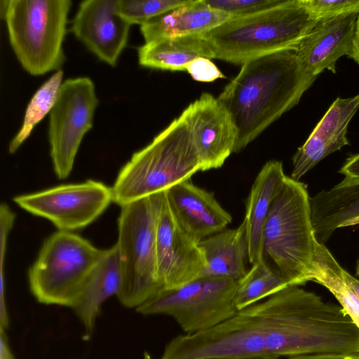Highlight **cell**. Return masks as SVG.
<instances>
[{
  "label": "cell",
  "instance_id": "1f68e13d",
  "mask_svg": "<svg viewBox=\"0 0 359 359\" xmlns=\"http://www.w3.org/2000/svg\"><path fill=\"white\" fill-rule=\"evenodd\" d=\"M288 359H359V353L304 355L289 357Z\"/></svg>",
  "mask_w": 359,
  "mask_h": 359
},
{
  "label": "cell",
  "instance_id": "e0dca14e",
  "mask_svg": "<svg viewBox=\"0 0 359 359\" xmlns=\"http://www.w3.org/2000/svg\"><path fill=\"white\" fill-rule=\"evenodd\" d=\"M358 13L317 22L294 51L306 72L318 77L325 70L336 73L338 60L352 48Z\"/></svg>",
  "mask_w": 359,
  "mask_h": 359
},
{
  "label": "cell",
  "instance_id": "f546056e",
  "mask_svg": "<svg viewBox=\"0 0 359 359\" xmlns=\"http://www.w3.org/2000/svg\"><path fill=\"white\" fill-rule=\"evenodd\" d=\"M187 71L194 80L200 82H212L218 79H224L225 76L210 59L199 57L185 67Z\"/></svg>",
  "mask_w": 359,
  "mask_h": 359
},
{
  "label": "cell",
  "instance_id": "83f0119b",
  "mask_svg": "<svg viewBox=\"0 0 359 359\" xmlns=\"http://www.w3.org/2000/svg\"><path fill=\"white\" fill-rule=\"evenodd\" d=\"M210 8L239 18L276 7L285 0H203Z\"/></svg>",
  "mask_w": 359,
  "mask_h": 359
},
{
  "label": "cell",
  "instance_id": "44dd1931",
  "mask_svg": "<svg viewBox=\"0 0 359 359\" xmlns=\"http://www.w3.org/2000/svg\"><path fill=\"white\" fill-rule=\"evenodd\" d=\"M122 273L116 245L104 250L103 255L90 273L82 294L73 310L84 328L83 339L93 336L97 317L103 303L110 297L119 294Z\"/></svg>",
  "mask_w": 359,
  "mask_h": 359
},
{
  "label": "cell",
  "instance_id": "9c48e42d",
  "mask_svg": "<svg viewBox=\"0 0 359 359\" xmlns=\"http://www.w3.org/2000/svg\"><path fill=\"white\" fill-rule=\"evenodd\" d=\"M237 281L199 276L180 287L162 289L136 308L143 315L172 317L187 334L211 329L233 316Z\"/></svg>",
  "mask_w": 359,
  "mask_h": 359
},
{
  "label": "cell",
  "instance_id": "9a60e30c",
  "mask_svg": "<svg viewBox=\"0 0 359 359\" xmlns=\"http://www.w3.org/2000/svg\"><path fill=\"white\" fill-rule=\"evenodd\" d=\"M165 195L177 223L197 243L222 231L232 221L214 194L195 185L191 179L175 184Z\"/></svg>",
  "mask_w": 359,
  "mask_h": 359
},
{
  "label": "cell",
  "instance_id": "8fae6325",
  "mask_svg": "<svg viewBox=\"0 0 359 359\" xmlns=\"http://www.w3.org/2000/svg\"><path fill=\"white\" fill-rule=\"evenodd\" d=\"M25 211L47 219L62 231L83 229L95 221L113 202L111 187L88 180L62 184L13 198Z\"/></svg>",
  "mask_w": 359,
  "mask_h": 359
},
{
  "label": "cell",
  "instance_id": "ba28073f",
  "mask_svg": "<svg viewBox=\"0 0 359 359\" xmlns=\"http://www.w3.org/2000/svg\"><path fill=\"white\" fill-rule=\"evenodd\" d=\"M120 208L115 245L123 282L117 298L123 306L136 309L162 290L157 264L153 196Z\"/></svg>",
  "mask_w": 359,
  "mask_h": 359
},
{
  "label": "cell",
  "instance_id": "277c9868",
  "mask_svg": "<svg viewBox=\"0 0 359 359\" xmlns=\"http://www.w3.org/2000/svg\"><path fill=\"white\" fill-rule=\"evenodd\" d=\"M184 113L175 118L121 168L111 187L120 207L164 191L200 171Z\"/></svg>",
  "mask_w": 359,
  "mask_h": 359
},
{
  "label": "cell",
  "instance_id": "f1b7e54d",
  "mask_svg": "<svg viewBox=\"0 0 359 359\" xmlns=\"http://www.w3.org/2000/svg\"><path fill=\"white\" fill-rule=\"evenodd\" d=\"M316 21L351 13H359V0H301Z\"/></svg>",
  "mask_w": 359,
  "mask_h": 359
},
{
  "label": "cell",
  "instance_id": "7a4b0ae2",
  "mask_svg": "<svg viewBox=\"0 0 359 359\" xmlns=\"http://www.w3.org/2000/svg\"><path fill=\"white\" fill-rule=\"evenodd\" d=\"M317 77L294 50L266 55L243 64L217 97L237 129L239 153L283 114L296 106Z\"/></svg>",
  "mask_w": 359,
  "mask_h": 359
},
{
  "label": "cell",
  "instance_id": "e575fe53",
  "mask_svg": "<svg viewBox=\"0 0 359 359\" xmlns=\"http://www.w3.org/2000/svg\"><path fill=\"white\" fill-rule=\"evenodd\" d=\"M344 276L350 288L359 299V280L354 278L345 269L344 271Z\"/></svg>",
  "mask_w": 359,
  "mask_h": 359
},
{
  "label": "cell",
  "instance_id": "7c38bea8",
  "mask_svg": "<svg viewBox=\"0 0 359 359\" xmlns=\"http://www.w3.org/2000/svg\"><path fill=\"white\" fill-rule=\"evenodd\" d=\"M157 264L162 289L183 285L201 276L205 262L198 243L179 225L165 191L152 195Z\"/></svg>",
  "mask_w": 359,
  "mask_h": 359
},
{
  "label": "cell",
  "instance_id": "3957f363",
  "mask_svg": "<svg viewBox=\"0 0 359 359\" xmlns=\"http://www.w3.org/2000/svg\"><path fill=\"white\" fill-rule=\"evenodd\" d=\"M316 22L301 0H285L262 12L231 18L201 34L214 59L242 65L276 52L295 51Z\"/></svg>",
  "mask_w": 359,
  "mask_h": 359
},
{
  "label": "cell",
  "instance_id": "d6a6232c",
  "mask_svg": "<svg viewBox=\"0 0 359 359\" xmlns=\"http://www.w3.org/2000/svg\"><path fill=\"white\" fill-rule=\"evenodd\" d=\"M5 329L0 328V359H15L8 344Z\"/></svg>",
  "mask_w": 359,
  "mask_h": 359
},
{
  "label": "cell",
  "instance_id": "d4e9b609",
  "mask_svg": "<svg viewBox=\"0 0 359 359\" xmlns=\"http://www.w3.org/2000/svg\"><path fill=\"white\" fill-rule=\"evenodd\" d=\"M290 286L280 274L259 259L237 281L235 303L238 311L258 303Z\"/></svg>",
  "mask_w": 359,
  "mask_h": 359
},
{
  "label": "cell",
  "instance_id": "ac0fdd59",
  "mask_svg": "<svg viewBox=\"0 0 359 359\" xmlns=\"http://www.w3.org/2000/svg\"><path fill=\"white\" fill-rule=\"evenodd\" d=\"M310 203L316 238L325 245L337 229L359 224V180L344 177L311 198Z\"/></svg>",
  "mask_w": 359,
  "mask_h": 359
},
{
  "label": "cell",
  "instance_id": "4fadbf2b",
  "mask_svg": "<svg viewBox=\"0 0 359 359\" xmlns=\"http://www.w3.org/2000/svg\"><path fill=\"white\" fill-rule=\"evenodd\" d=\"M201 166L200 171L222 167L233 153L237 129L227 109L204 93L184 111Z\"/></svg>",
  "mask_w": 359,
  "mask_h": 359
},
{
  "label": "cell",
  "instance_id": "6da1fadb",
  "mask_svg": "<svg viewBox=\"0 0 359 359\" xmlns=\"http://www.w3.org/2000/svg\"><path fill=\"white\" fill-rule=\"evenodd\" d=\"M323 335L307 290L290 285L205 331L178 335L160 359H233L310 355Z\"/></svg>",
  "mask_w": 359,
  "mask_h": 359
},
{
  "label": "cell",
  "instance_id": "5b68a950",
  "mask_svg": "<svg viewBox=\"0 0 359 359\" xmlns=\"http://www.w3.org/2000/svg\"><path fill=\"white\" fill-rule=\"evenodd\" d=\"M310 198L304 183L286 176L264 226L260 259L290 285L308 282L314 262Z\"/></svg>",
  "mask_w": 359,
  "mask_h": 359
},
{
  "label": "cell",
  "instance_id": "7402d4cb",
  "mask_svg": "<svg viewBox=\"0 0 359 359\" xmlns=\"http://www.w3.org/2000/svg\"><path fill=\"white\" fill-rule=\"evenodd\" d=\"M285 175L283 163L267 161L257 174L245 204L246 226L250 263L260 259L264 226L272 203L283 185Z\"/></svg>",
  "mask_w": 359,
  "mask_h": 359
},
{
  "label": "cell",
  "instance_id": "2e32d148",
  "mask_svg": "<svg viewBox=\"0 0 359 359\" xmlns=\"http://www.w3.org/2000/svg\"><path fill=\"white\" fill-rule=\"evenodd\" d=\"M359 109V95L337 97L292 158L290 177L299 181L328 155L349 145L348 124Z\"/></svg>",
  "mask_w": 359,
  "mask_h": 359
},
{
  "label": "cell",
  "instance_id": "cb8c5ba5",
  "mask_svg": "<svg viewBox=\"0 0 359 359\" xmlns=\"http://www.w3.org/2000/svg\"><path fill=\"white\" fill-rule=\"evenodd\" d=\"M344 269L324 244H316L314 262L308 281L327 288L349 315L359 329V299L350 288L344 276Z\"/></svg>",
  "mask_w": 359,
  "mask_h": 359
},
{
  "label": "cell",
  "instance_id": "603a6c76",
  "mask_svg": "<svg viewBox=\"0 0 359 359\" xmlns=\"http://www.w3.org/2000/svg\"><path fill=\"white\" fill-rule=\"evenodd\" d=\"M199 57L214 59L202 34L153 41L137 49L139 65L156 69L185 71L186 65Z\"/></svg>",
  "mask_w": 359,
  "mask_h": 359
},
{
  "label": "cell",
  "instance_id": "30bf717a",
  "mask_svg": "<svg viewBox=\"0 0 359 359\" xmlns=\"http://www.w3.org/2000/svg\"><path fill=\"white\" fill-rule=\"evenodd\" d=\"M99 104L95 86L88 76L64 81L49 113L48 138L56 177L65 180L72 171L86 134L93 128Z\"/></svg>",
  "mask_w": 359,
  "mask_h": 359
},
{
  "label": "cell",
  "instance_id": "52a82bcc",
  "mask_svg": "<svg viewBox=\"0 0 359 359\" xmlns=\"http://www.w3.org/2000/svg\"><path fill=\"white\" fill-rule=\"evenodd\" d=\"M103 252L72 232L53 233L28 269L32 294L39 303L73 309Z\"/></svg>",
  "mask_w": 359,
  "mask_h": 359
},
{
  "label": "cell",
  "instance_id": "ffe728a7",
  "mask_svg": "<svg viewBox=\"0 0 359 359\" xmlns=\"http://www.w3.org/2000/svg\"><path fill=\"white\" fill-rule=\"evenodd\" d=\"M205 266L201 276L242 278L249 271V250L245 222L224 229L198 243Z\"/></svg>",
  "mask_w": 359,
  "mask_h": 359
},
{
  "label": "cell",
  "instance_id": "4dcf8cb0",
  "mask_svg": "<svg viewBox=\"0 0 359 359\" xmlns=\"http://www.w3.org/2000/svg\"><path fill=\"white\" fill-rule=\"evenodd\" d=\"M339 172L345 177L359 180V153L348 157Z\"/></svg>",
  "mask_w": 359,
  "mask_h": 359
},
{
  "label": "cell",
  "instance_id": "4316f807",
  "mask_svg": "<svg viewBox=\"0 0 359 359\" xmlns=\"http://www.w3.org/2000/svg\"><path fill=\"white\" fill-rule=\"evenodd\" d=\"M188 0H117L118 12L129 24L140 26L184 5Z\"/></svg>",
  "mask_w": 359,
  "mask_h": 359
},
{
  "label": "cell",
  "instance_id": "484cf974",
  "mask_svg": "<svg viewBox=\"0 0 359 359\" xmlns=\"http://www.w3.org/2000/svg\"><path fill=\"white\" fill-rule=\"evenodd\" d=\"M63 82V71L54 72L36 90L25 111L22 125L8 144V152L14 154L30 136L36 126L52 110Z\"/></svg>",
  "mask_w": 359,
  "mask_h": 359
},
{
  "label": "cell",
  "instance_id": "d6986e66",
  "mask_svg": "<svg viewBox=\"0 0 359 359\" xmlns=\"http://www.w3.org/2000/svg\"><path fill=\"white\" fill-rule=\"evenodd\" d=\"M231 17L210 8L203 0H188L179 7L159 15L140 25L144 43L189 35L201 34Z\"/></svg>",
  "mask_w": 359,
  "mask_h": 359
},
{
  "label": "cell",
  "instance_id": "d590c367",
  "mask_svg": "<svg viewBox=\"0 0 359 359\" xmlns=\"http://www.w3.org/2000/svg\"><path fill=\"white\" fill-rule=\"evenodd\" d=\"M233 359H278V358H273V357H255V358H233Z\"/></svg>",
  "mask_w": 359,
  "mask_h": 359
},
{
  "label": "cell",
  "instance_id": "8992f818",
  "mask_svg": "<svg viewBox=\"0 0 359 359\" xmlns=\"http://www.w3.org/2000/svg\"><path fill=\"white\" fill-rule=\"evenodd\" d=\"M70 0L1 1L11 47L22 69L32 76L62 69Z\"/></svg>",
  "mask_w": 359,
  "mask_h": 359
},
{
  "label": "cell",
  "instance_id": "836d02e7",
  "mask_svg": "<svg viewBox=\"0 0 359 359\" xmlns=\"http://www.w3.org/2000/svg\"><path fill=\"white\" fill-rule=\"evenodd\" d=\"M348 57L359 65V13L356 20L352 48Z\"/></svg>",
  "mask_w": 359,
  "mask_h": 359
},
{
  "label": "cell",
  "instance_id": "8d00e7d4",
  "mask_svg": "<svg viewBox=\"0 0 359 359\" xmlns=\"http://www.w3.org/2000/svg\"><path fill=\"white\" fill-rule=\"evenodd\" d=\"M356 275L358 276H359V259L358 261L357 266H356Z\"/></svg>",
  "mask_w": 359,
  "mask_h": 359
},
{
  "label": "cell",
  "instance_id": "5bb4252c",
  "mask_svg": "<svg viewBox=\"0 0 359 359\" xmlns=\"http://www.w3.org/2000/svg\"><path fill=\"white\" fill-rule=\"evenodd\" d=\"M130 27L120 15L117 0H85L79 4L70 28L90 52L115 67L127 45Z\"/></svg>",
  "mask_w": 359,
  "mask_h": 359
}]
</instances>
